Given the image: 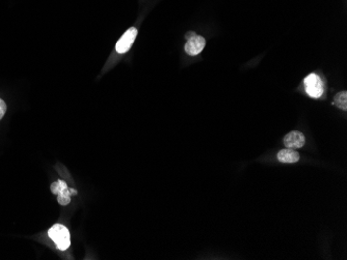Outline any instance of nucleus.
<instances>
[{
  "instance_id": "f03ea898",
  "label": "nucleus",
  "mask_w": 347,
  "mask_h": 260,
  "mask_svg": "<svg viewBox=\"0 0 347 260\" xmlns=\"http://www.w3.org/2000/svg\"><path fill=\"white\" fill-rule=\"evenodd\" d=\"M305 86L307 93L313 99H319L323 93V83L316 74H310L305 78Z\"/></svg>"
},
{
  "instance_id": "423d86ee",
  "label": "nucleus",
  "mask_w": 347,
  "mask_h": 260,
  "mask_svg": "<svg viewBox=\"0 0 347 260\" xmlns=\"http://www.w3.org/2000/svg\"><path fill=\"white\" fill-rule=\"evenodd\" d=\"M299 159L300 157L297 151L291 148L282 149L278 153V160L282 163H295Z\"/></svg>"
},
{
  "instance_id": "0eeeda50",
  "label": "nucleus",
  "mask_w": 347,
  "mask_h": 260,
  "mask_svg": "<svg viewBox=\"0 0 347 260\" xmlns=\"http://www.w3.org/2000/svg\"><path fill=\"white\" fill-rule=\"evenodd\" d=\"M334 104L337 106L340 109L346 111L347 110V92L342 91L338 94H336L334 99Z\"/></svg>"
},
{
  "instance_id": "7ed1b4c3",
  "label": "nucleus",
  "mask_w": 347,
  "mask_h": 260,
  "mask_svg": "<svg viewBox=\"0 0 347 260\" xmlns=\"http://www.w3.org/2000/svg\"><path fill=\"white\" fill-rule=\"evenodd\" d=\"M137 36V29L135 27L129 28L125 34L122 36V38L118 40L116 45V50L117 53L124 54L130 50L132 47L133 43L135 41V38Z\"/></svg>"
},
{
  "instance_id": "9d476101",
  "label": "nucleus",
  "mask_w": 347,
  "mask_h": 260,
  "mask_svg": "<svg viewBox=\"0 0 347 260\" xmlns=\"http://www.w3.org/2000/svg\"><path fill=\"white\" fill-rule=\"evenodd\" d=\"M6 109H7L6 104L4 103L3 100L0 99V121H1L2 117L4 116V114L6 112Z\"/></svg>"
},
{
  "instance_id": "6e6552de",
  "label": "nucleus",
  "mask_w": 347,
  "mask_h": 260,
  "mask_svg": "<svg viewBox=\"0 0 347 260\" xmlns=\"http://www.w3.org/2000/svg\"><path fill=\"white\" fill-rule=\"evenodd\" d=\"M58 202L61 205H67L71 202V191L69 188L62 190L58 194Z\"/></svg>"
},
{
  "instance_id": "f257e3e1",
  "label": "nucleus",
  "mask_w": 347,
  "mask_h": 260,
  "mask_svg": "<svg viewBox=\"0 0 347 260\" xmlns=\"http://www.w3.org/2000/svg\"><path fill=\"white\" fill-rule=\"evenodd\" d=\"M48 235L51 240L56 243L59 250H67L71 245L70 231L66 226L61 224L53 225L48 231Z\"/></svg>"
},
{
  "instance_id": "39448f33",
  "label": "nucleus",
  "mask_w": 347,
  "mask_h": 260,
  "mask_svg": "<svg viewBox=\"0 0 347 260\" xmlns=\"http://www.w3.org/2000/svg\"><path fill=\"white\" fill-rule=\"evenodd\" d=\"M284 145L287 148H291V149H297L302 147L306 143V138L303 136L302 133L297 132V131H293L288 133L284 139H283Z\"/></svg>"
},
{
  "instance_id": "1a4fd4ad",
  "label": "nucleus",
  "mask_w": 347,
  "mask_h": 260,
  "mask_svg": "<svg viewBox=\"0 0 347 260\" xmlns=\"http://www.w3.org/2000/svg\"><path fill=\"white\" fill-rule=\"evenodd\" d=\"M67 188H68L67 183L64 182L63 180H58V181H56V182H53L52 185H51V192H52L53 194L58 195V194H59L62 190L67 189Z\"/></svg>"
},
{
  "instance_id": "9b49d317",
  "label": "nucleus",
  "mask_w": 347,
  "mask_h": 260,
  "mask_svg": "<svg viewBox=\"0 0 347 260\" xmlns=\"http://www.w3.org/2000/svg\"><path fill=\"white\" fill-rule=\"evenodd\" d=\"M194 36H196V34H194V32H187V34H186V39L188 40V39H190V38H192V37H194Z\"/></svg>"
},
{
  "instance_id": "20e7f679",
  "label": "nucleus",
  "mask_w": 347,
  "mask_h": 260,
  "mask_svg": "<svg viewBox=\"0 0 347 260\" xmlns=\"http://www.w3.org/2000/svg\"><path fill=\"white\" fill-rule=\"evenodd\" d=\"M206 41L201 36H194L187 40V43L185 45V52L190 56H196L200 54L203 49L205 48Z\"/></svg>"
}]
</instances>
